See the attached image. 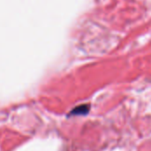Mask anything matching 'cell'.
Returning a JSON list of instances; mask_svg holds the SVG:
<instances>
[{
    "label": "cell",
    "mask_w": 151,
    "mask_h": 151,
    "mask_svg": "<svg viewBox=\"0 0 151 151\" xmlns=\"http://www.w3.org/2000/svg\"><path fill=\"white\" fill-rule=\"evenodd\" d=\"M89 111V105L88 104H82L80 105L73 110L71 112L72 115H86Z\"/></svg>",
    "instance_id": "6da1fadb"
}]
</instances>
